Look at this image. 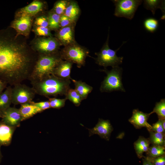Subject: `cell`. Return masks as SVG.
Listing matches in <instances>:
<instances>
[{"instance_id": "1", "label": "cell", "mask_w": 165, "mask_h": 165, "mask_svg": "<svg viewBox=\"0 0 165 165\" xmlns=\"http://www.w3.org/2000/svg\"><path fill=\"white\" fill-rule=\"evenodd\" d=\"M25 37L12 28L0 32V79L10 86L28 79L38 56Z\"/></svg>"}, {"instance_id": "2", "label": "cell", "mask_w": 165, "mask_h": 165, "mask_svg": "<svg viewBox=\"0 0 165 165\" xmlns=\"http://www.w3.org/2000/svg\"><path fill=\"white\" fill-rule=\"evenodd\" d=\"M31 83L36 94L47 97L58 95L65 96L70 88V80L62 79L53 75Z\"/></svg>"}, {"instance_id": "3", "label": "cell", "mask_w": 165, "mask_h": 165, "mask_svg": "<svg viewBox=\"0 0 165 165\" xmlns=\"http://www.w3.org/2000/svg\"><path fill=\"white\" fill-rule=\"evenodd\" d=\"M63 60L58 52L51 54H38L28 80L31 82L53 75L55 68Z\"/></svg>"}, {"instance_id": "4", "label": "cell", "mask_w": 165, "mask_h": 165, "mask_svg": "<svg viewBox=\"0 0 165 165\" xmlns=\"http://www.w3.org/2000/svg\"><path fill=\"white\" fill-rule=\"evenodd\" d=\"M109 33L107 40L100 52L96 53L97 57L95 59L96 63L99 65L106 67L111 66L112 68L118 66L123 62V57H118L116 52L126 42H123L121 46L116 50L110 48L108 45Z\"/></svg>"}, {"instance_id": "5", "label": "cell", "mask_w": 165, "mask_h": 165, "mask_svg": "<svg viewBox=\"0 0 165 165\" xmlns=\"http://www.w3.org/2000/svg\"><path fill=\"white\" fill-rule=\"evenodd\" d=\"M103 71L107 75L102 82L100 87L101 92H110L114 91L125 90L122 82V68L119 66L112 68L110 71L105 69Z\"/></svg>"}, {"instance_id": "6", "label": "cell", "mask_w": 165, "mask_h": 165, "mask_svg": "<svg viewBox=\"0 0 165 165\" xmlns=\"http://www.w3.org/2000/svg\"><path fill=\"white\" fill-rule=\"evenodd\" d=\"M60 53L63 60L76 64L79 68L85 64L88 55L87 50L76 43L64 46Z\"/></svg>"}, {"instance_id": "7", "label": "cell", "mask_w": 165, "mask_h": 165, "mask_svg": "<svg viewBox=\"0 0 165 165\" xmlns=\"http://www.w3.org/2000/svg\"><path fill=\"white\" fill-rule=\"evenodd\" d=\"M31 47L38 54H51L58 53L61 45L53 36L38 37L31 42Z\"/></svg>"}, {"instance_id": "8", "label": "cell", "mask_w": 165, "mask_h": 165, "mask_svg": "<svg viewBox=\"0 0 165 165\" xmlns=\"http://www.w3.org/2000/svg\"><path fill=\"white\" fill-rule=\"evenodd\" d=\"M115 6L114 15L118 17H123L131 20L142 1L141 0H112Z\"/></svg>"}, {"instance_id": "9", "label": "cell", "mask_w": 165, "mask_h": 165, "mask_svg": "<svg viewBox=\"0 0 165 165\" xmlns=\"http://www.w3.org/2000/svg\"><path fill=\"white\" fill-rule=\"evenodd\" d=\"M35 94L32 87L21 83L15 85L12 89V103L15 105L30 103Z\"/></svg>"}, {"instance_id": "10", "label": "cell", "mask_w": 165, "mask_h": 165, "mask_svg": "<svg viewBox=\"0 0 165 165\" xmlns=\"http://www.w3.org/2000/svg\"><path fill=\"white\" fill-rule=\"evenodd\" d=\"M33 16L25 15L16 16L11 24V28L16 32L17 35L24 37H28L30 33Z\"/></svg>"}, {"instance_id": "11", "label": "cell", "mask_w": 165, "mask_h": 165, "mask_svg": "<svg viewBox=\"0 0 165 165\" xmlns=\"http://www.w3.org/2000/svg\"><path fill=\"white\" fill-rule=\"evenodd\" d=\"M88 129L89 137L97 134L101 138L109 141L113 128L109 120L99 119L97 123L94 127Z\"/></svg>"}, {"instance_id": "12", "label": "cell", "mask_w": 165, "mask_h": 165, "mask_svg": "<svg viewBox=\"0 0 165 165\" xmlns=\"http://www.w3.org/2000/svg\"><path fill=\"white\" fill-rule=\"evenodd\" d=\"M75 24L60 28L57 31L56 38L61 45L64 46L76 43L75 39Z\"/></svg>"}, {"instance_id": "13", "label": "cell", "mask_w": 165, "mask_h": 165, "mask_svg": "<svg viewBox=\"0 0 165 165\" xmlns=\"http://www.w3.org/2000/svg\"><path fill=\"white\" fill-rule=\"evenodd\" d=\"M2 122L10 126H18L22 121L19 109L9 107L2 112Z\"/></svg>"}, {"instance_id": "14", "label": "cell", "mask_w": 165, "mask_h": 165, "mask_svg": "<svg viewBox=\"0 0 165 165\" xmlns=\"http://www.w3.org/2000/svg\"><path fill=\"white\" fill-rule=\"evenodd\" d=\"M150 115L149 113H145L137 109H134L132 112V115L129 119V121L137 129L142 127H146L149 130L152 125L147 122Z\"/></svg>"}, {"instance_id": "15", "label": "cell", "mask_w": 165, "mask_h": 165, "mask_svg": "<svg viewBox=\"0 0 165 165\" xmlns=\"http://www.w3.org/2000/svg\"><path fill=\"white\" fill-rule=\"evenodd\" d=\"M44 6V3L42 1H34L19 10L17 12L16 16L25 15L33 16L42 11Z\"/></svg>"}, {"instance_id": "16", "label": "cell", "mask_w": 165, "mask_h": 165, "mask_svg": "<svg viewBox=\"0 0 165 165\" xmlns=\"http://www.w3.org/2000/svg\"><path fill=\"white\" fill-rule=\"evenodd\" d=\"M72 64L70 62L63 60L56 67L53 75L62 79H71L70 74Z\"/></svg>"}, {"instance_id": "17", "label": "cell", "mask_w": 165, "mask_h": 165, "mask_svg": "<svg viewBox=\"0 0 165 165\" xmlns=\"http://www.w3.org/2000/svg\"><path fill=\"white\" fill-rule=\"evenodd\" d=\"M15 127L0 122V145L7 146L10 144Z\"/></svg>"}, {"instance_id": "18", "label": "cell", "mask_w": 165, "mask_h": 165, "mask_svg": "<svg viewBox=\"0 0 165 165\" xmlns=\"http://www.w3.org/2000/svg\"><path fill=\"white\" fill-rule=\"evenodd\" d=\"M150 143L148 138L139 136L134 143V147L138 157L139 158H143V153L146 152L150 147Z\"/></svg>"}, {"instance_id": "19", "label": "cell", "mask_w": 165, "mask_h": 165, "mask_svg": "<svg viewBox=\"0 0 165 165\" xmlns=\"http://www.w3.org/2000/svg\"><path fill=\"white\" fill-rule=\"evenodd\" d=\"M19 109L22 116V121L42 112L38 107L31 103L21 105Z\"/></svg>"}, {"instance_id": "20", "label": "cell", "mask_w": 165, "mask_h": 165, "mask_svg": "<svg viewBox=\"0 0 165 165\" xmlns=\"http://www.w3.org/2000/svg\"><path fill=\"white\" fill-rule=\"evenodd\" d=\"M80 9L77 2L69 1L64 14L74 22L78 19L80 13Z\"/></svg>"}, {"instance_id": "21", "label": "cell", "mask_w": 165, "mask_h": 165, "mask_svg": "<svg viewBox=\"0 0 165 165\" xmlns=\"http://www.w3.org/2000/svg\"><path fill=\"white\" fill-rule=\"evenodd\" d=\"M71 80L74 83L75 89L81 97L82 100L86 99L88 94L93 90V87L81 81H77L72 79Z\"/></svg>"}, {"instance_id": "22", "label": "cell", "mask_w": 165, "mask_h": 165, "mask_svg": "<svg viewBox=\"0 0 165 165\" xmlns=\"http://www.w3.org/2000/svg\"><path fill=\"white\" fill-rule=\"evenodd\" d=\"M12 87L10 86L0 94V111L2 112L9 107L12 101Z\"/></svg>"}, {"instance_id": "23", "label": "cell", "mask_w": 165, "mask_h": 165, "mask_svg": "<svg viewBox=\"0 0 165 165\" xmlns=\"http://www.w3.org/2000/svg\"><path fill=\"white\" fill-rule=\"evenodd\" d=\"M144 7L150 10L154 15L156 10L160 9L162 11L165 10V1L163 0H145L144 1Z\"/></svg>"}, {"instance_id": "24", "label": "cell", "mask_w": 165, "mask_h": 165, "mask_svg": "<svg viewBox=\"0 0 165 165\" xmlns=\"http://www.w3.org/2000/svg\"><path fill=\"white\" fill-rule=\"evenodd\" d=\"M61 16L53 11L48 13L47 17L49 23V28L50 30L57 31L60 28V20Z\"/></svg>"}, {"instance_id": "25", "label": "cell", "mask_w": 165, "mask_h": 165, "mask_svg": "<svg viewBox=\"0 0 165 165\" xmlns=\"http://www.w3.org/2000/svg\"><path fill=\"white\" fill-rule=\"evenodd\" d=\"M149 132L150 135L148 139L150 144L153 145L165 146V134L152 131Z\"/></svg>"}, {"instance_id": "26", "label": "cell", "mask_w": 165, "mask_h": 165, "mask_svg": "<svg viewBox=\"0 0 165 165\" xmlns=\"http://www.w3.org/2000/svg\"><path fill=\"white\" fill-rule=\"evenodd\" d=\"M165 146L153 145L149 147L146 153V156L150 158H155L165 155Z\"/></svg>"}, {"instance_id": "27", "label": "cell", "mask_w": 165, "mask_h": 165, "mask_svg": "<svg viewBox=\"0 0 165 165\" xmlns=\"http://www.w3.org/2000/svg\"><path fill=\"white\" fill-rule=\"evenodd\" d=\"M156 113L158 116L159 119H165V100L163 99L159 102L156 103L153 111L149 113L151 114Z\"/></svg>"}, {"instance_id": "28", "label": "cell", "mask_w": 165, "mask_h": 165, "mask_svg": "<svg viewBox=\"0 0 165 165\" xmlns=\"http://www.w3.org/2000/svg\"><path fill=\"white\" fill-rule=\"evenodd\" d=\"M69 100L76 106H79L82 100V97L75 89H70L65 96Z\"/></svg>"}, {"instance_id": "29", "label": "cell", "mask_w": 165, "mask_h": 165, "mask_svg": "<svg viewBox=\"0 0 165 165\" xmlns=\"http://www.w3.org/2000/svg\"><path fill=\"white\" fill-rule=\"evenodd\" d=\"M144 26L145 29L151 33L154 32L159 26V21L156 19L149 17L146 19L144 22Z\"/></svg>"}, {"instance_id": "30", "label": "cell", "mask_w": 165, "mask_h": 165, "mask_svg": "<svg viewBox=\"0 0 165 165\" xmlns=\"http://www.w3.org/2000/svg\"><path fill=\"white\" fill-rule=\"evenodd\" d=\"M69 2V1L65 0L57 1L54 4L52 11L60 16L64 14Z\"/></svg>"}, {"instance_id": "31", "label": "cell", "mask_w": 165, "mask_h": 165, "mask_svg": "<svg viewBox=\"0 0 165 165\" xmlns=\"http://www.w3.org/2000/svg\"><path fill=\"white\" fill-rule=\"evenodd\" d=\"M32 30L35 34L39 37L53 36L51 30L49 28L34 26Z\"/></svg>"}, {"instance_id": "32", "label": "cell", "mask_w": 165, "mask_h": 165, "mask_svg": "<svg viewBox=\"0 0 165 165\" xmlns=\"http://www.w3.org/2000/svg\"><path fill=\"white\" fill-rule=\"evenodd\" d=\"M48 98L50 107L57 109H60L64 107L65 105L66 101L67 100L66 97L64 99L50 97Z\"/></svg>"}, {"instance_id": "33", "label": "cell", "mask_w": 165, "mask_h": 165, "mask_svg": "<svg viewBox=\"0 0 165 165\" xmlns=\"http://www.w3.org/2000/svg\"><path fill=\"white\" fill-rule=\"evenodd\" d=\"M34 26L44 28H49L47 16L42 15L37 17L34 21Z\"/></svg>"}, {"instance_id": "34", "label": "cell", "mask_w": 165, "mask_h": 165, "mask_svg": "<svg viewBox=\"0 0 165 165\" xmlns=\"http://www.w3.org/2000/svg\"><path fill=\"white\" fill-rule=\"evenodd\" d=\"M149 131L165 134V130L163 127L162 120L159 119L156 122L153 124L151 129L148 130V131Z\"/></svg>"}, {"instance_id": "35", "label": "cell", "mask_w": 165, "mask_h": 165, "mask_svg": "<svg viewBox=\"0 0 165 165\" xmlns=\"http://www.w3.org/2000/svg\"><path fill=\"white\" fill-rule=\"evenodd\" d=\"M75 23L72 21L64 14L61 16L60 20V28H63L75 24Z\"/></svg>"}, {"instance_id": "36", "label": "cell", "mask_w": 165, "mask_h": 165, "mask_svg": "<svg viewBox=\"0 0 165 165\" xmlns=\"http://www.w3.org/2000/svg\"><path fill=\"white\" fill-rule=\"evenodd\" d=\"M146 157L154 165H165V155L155 158Z\"/></svg>"}, {"instance_id": "37", "label": "cell", "mask_w": 165, "mask_h": 165, "mask_svg": "<svg viewBox=\"0 0 165 165\" xmlns=\"http://www.w3.org/2000/svg\"><path fill=\"white\" fill-rule=\"evenodd\" d=\"M30 103L38 107L42 112L51 108L49 101H41L38 102H35L32 101Z\"/></svg>"}, {"instance_id": "38", "label": "cell", "mask_w": 165, "mask_h": 165, "mask_svg": "<svg viewBox=\"0 0 165 165\" xmlns=\"http://www.w3.org/2000/svg\"><path fill=\"white\" fill-rule=\"evenodd\" d=\"M143 165H154L146 156L142 158Z\"/></svg>"}, {"instance_id": "39", "label": "cell", "mask_w": 165, "mask_h": 165, "mask_svg": "<svg viewBox=\"0 0 165 165\" xmlns=\"http://www.w3.org/2000/svg\"><path fill=\"white\" fill-rule=\"evenodd\" d=\"M7 84L0 79V94L2 92V91L6 87Z\"/></svg>"}, {"instance_id": "40", "label": "cell", "mask_w": 165, "mask_h": 165, "mask_svg": "<svg viewBox=\"0 0 165 165\" xmlns=\"http://www.w3.org/2000/svg\"><path fill=\"white\" fill-rule=\"evenodd\" d=\"M162 125L163 126V127L164 130H165V119H162Z\"/></svg>"}, {"instance_id": "41", "label": "cell", "mask_w": 165, "mask_h": 165, "mask_svg": "<svg viewBox=\"0 0 165 165\" xmlns=\"http://www.w3.org/2000/svg\"><path fill=\"white\" fill-rule=\"evenodd\" d=\"M1 146V145H0V163L1 162V159H2V155H1V151H0Z\"/></svg>"}, {"instance_id": "42", "label": "cell", "mask_w": 165, "mask_h": 165, "mask_svg": "<svg viewBox=\"0 0 165 165\" xmlns=\"http://www.w3.org/2000/svg\"><path fill=\"white\" fill-rule=\"evenodd\" d=\"M2 112L0 111V118H2Z\"/></svg>"}]
</instances>
